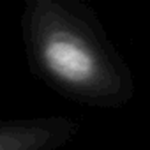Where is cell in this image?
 <instances>
[{"instance_id": "6da1fadb", "label": "cell", "mask_w": 150, "mask_h": 150, "mask_svg": "<svg viewBox=\"0 0 150 150\" xmlns=\"http://www.w3.org/2000/svg\"><path fill=\"white\" fill-rule=\"evenodd\" d=\"M42 60L60 81L71 85L87 83L96 72L94 55L69 35L50 37L42 48Z\"/></svg>"}]
</instances>
